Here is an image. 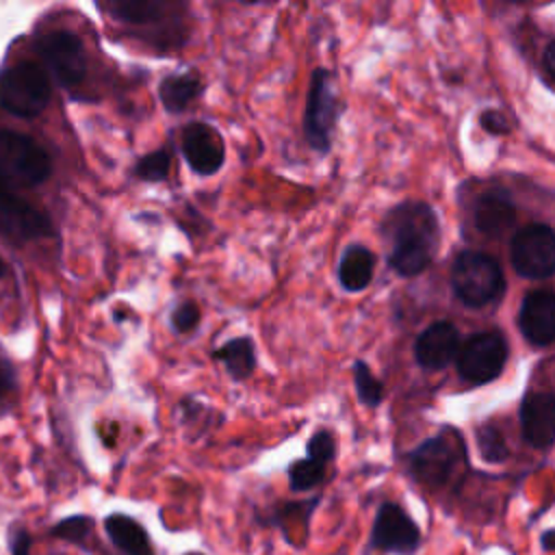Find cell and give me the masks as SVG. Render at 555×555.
<instances>
[{
    "label": "cell",
    "mask_w": 555,
    "mask_h": 555,
    "mask_svg": "<svg viewBox=\"0 0 555 555\" xmlns=\"http://www.w3.org/2000/svg\"><path fill=\"white\" fill-rule=\"evenodd\" d=\"M98 9L106 11L113 20L128 24L132 28H158L165 43H182V11L186 9L180 2L169 0H108L100 2Z\"/></svg>",
    "instance_id": "obj_6"
},
{
    "label": "cell",
    "mask_w": 555,
    "mask_h": 555,
    "mask_svg": "<svg viewBox=\"0 0 555 555\" xmlns=\"http://www.w3.org/2000/svg\"><path fill=\"white\" fill-rule=\"evenodd\" d=\"M52 173V160L48 150L33 137L0 128V176L20 186H37Z\"/></svg>",
    "instance_id": "obj_3"
},
{
    "label": "cell",
    "mask_w": 555,
    "mask_h": 555,
    "mask_svg": "<svg viewBox=\"0 0 555 555\" xmlns=\"http://www.w3.org/2000/svg\"><path fill=\"white\" fill-rule=\"evenodd\" d=\"M375 269V256L371 249L362 245H351L345 249L340 262H338V282L345 291H362L369 286Z\"/></svg>",
    "instance_id": "obj_20"
},
{
    "label": "cell",
    "mask_w": 555,
    "mask_h": 555,
    "mask_svg": "<svg viewBox=\"0 0 555 555\" xmlns=\"http://www.w3.org/2000/svg\"><path fill=\"white\" fill-rule=\"evenodd\" d=\"M186 555H202V553H186Z\"/></svg>",
    "instance_id": "obj_35"
},
{
    "label": "cell",
    "mask_w": 555,
    "mask_h": 555,
    "mask_svg": "<svg viewBox=\"0 0 555 555\" xmlns=\"http://www.w3.org/2000/svg\"><path fill=\"white\" fill-rule=\"evenodd\" d=\"M353 384H356V392L364 405L375 408L382 403L384 388L377 382V377L371 373L366 362H362V360L353 362Z\"/></svg>",
    "instance_id": "obj_24"
},
{
    "label": "cell",
    "mask_w": 555,
    "mask_h": 555,
    "mask_svg": "<svg viewBox=\"0 0 555 555\" xmlns=\"http://www.w3.org/2000/svg\"><path fill=\"white\" fill-rule=\"evenodd\" d=\"M50 95L48 72L33 61H17L0 72V108L15 117H37Z\"/></svg>",
    "instance_id": "obj_2"
},
{
    "label": "cell",
    "mask_w": 555,
    "mask_h": 555,
    "mask_svg": "<svg viewBox=\"0 0 555 555\" xmlns=\"http://www.w3.org/2000/svg\"><path fill=\"white\" fill-rule=\"evenodd\" d=\"M334 453H336L334 436L327 429L314 431V436L308 440V457L321 464H327L334 457Z\"/></svg>",
    "instance_id": "obj_27"
},
{
    "label": "cell",
    "mask_w": 555,
    "mask_h": 555,
    "mask_svg": "<svg viewBox=\"0 0 555 555\" xmlns=\"http://www.w3.org/2000/svg\"><path fill=\"white\" fill-rule=\"evenodd\" d=\"M507 360V343L499 332H481L470 336L457 351V373L473 382L486 384L501 375Z\"/></svg>",
    "instance_id": "obj_10"
},
{
    "label": "cell",
    "mask_w": 555,
    "mask_h": 555,
    "mask_svg": "<svg viewBox=\"0 0 555 555\" xmlns=\"http://www.w3.org/2000/svg\"><path fill=\"white\" fill-rule=\"evenodd\" d=\"M509 258L518 275L542 280L555 273V232L544 223L520 228L509 245Z\"/></svg>",
    "instance_id": "obj_9"
},
{
    "label": "cell",
    "mask_w": 555,
    "mask_h": 555,
    "mask_svg": "<svg viewBox=\"0 0 555 555\" xmlns=\"http://www.w3.org/2000/svg\"><path fill=\"white\" fill-rule=\"evenodd\" d=\"M451 284L457 299L470 308H481L503 293V271L499 262L481 251H462L451 269Z\"/></svg>",
    "instance_id": "obj_4"
},
{
    "label": "cell",
    "mask_w": 555,
    "mask_h": 555,
    "mask_svg": "<svg viewBox=\"0 0 555 555\" xmlns=\"http://www.w3.org/2000/svg\"><path fill=\"white\" fill-rule=\"evenodd\" d=\"M544 67H546V72L555 78V39L546 46V50H544Z\"/></svg>",
    "instance_id": "obj_32"
},
{
    "label": "cell",
    "mask_w": 555,
    "mask_h": 555,
    "mask_svg": "<svg viewBox=\"0 0 555 555\" xmlns=\"http://www.w3.org/2000/svg\"><path fill=\"white\" fill-rule=\"evenodd\" d=\"M516 219L514 204L505 191H488L479 195L473 208L475 228L483 234H501L505 232Z\"/></svg>",
    "instance_id": "obj_17"
},
{
    "label": "cell",
    "mask_w": 555,
    "mask_h": 555,
    "mask_svg": "<svg viewBox=\"0 0 555 555\" xmlns=\"http://www.w3.org/2000/svg\"><path fill=\"white\" fill-rule=\"evenodd\" d=\"M338 93L334 87V76L317 67L310 80L306 113H304V134L312 150L327 152L332 145V134L338 121Z\"/></svg>",
    "instance_id": "obj_7"
},
{
    "label": "cell",
    "mask_w": 555,
    "mask_h": 555,
    "mask_svg": "<svg viewBox=\"0 0 555 555\" xmlns=\"http://www.w3.org/2000/svg\"><path fill=\"white\" fill-rule=\"evenodd\" d=\"M180 147L189 167L199 176L219 171L225 160V145L221 134L206 121H191L184 126Z\"/></svg>",
    "instance_id": "obj_12"
},
{
    "label": "cell",
    "mask_w": 555,
    "mask_h": 555,
    "mask_svg": "<svg viewBox=\"0 0 555 555\" xmlns=\"http://www.w3.org/2000/svg\"><path fill=\"white\" fill-rule=\"evenodd\" d=\"M11 555H30V535L24 529L15 531L11 542Z\"/></svg>",
    "instance_id": "obj_31"
},
{
    "label": "cell",
    "mask_w": 555,
    "mask_h": 555,
    "mask_svg": "<svg viewBox=\"0 0 555 555\" xmlns=\"http://www.w3.org/2000/svg\"><path fill=\"white\" fill-rule=\"evenodd\" d=\"M15 382H17L15 369L11 366L9 360L0 358V399H4L7 395H11L15 390Z\"/></svg>",
    "instance_id": "obj_30"
},
{
    "label": "cell",
    "mask_w": 555,
    "mask_h": 555,
    "mask_svg": "<svg viewBox=\"0 0 555 555\" xmlns=\"http://www.w3.org/2000/svg\"><path fill=\"white\" fill-rule=\"evenodd\" d=\"M169 169H171V152L160 147L137 160L134 176L145 182H160L169 176Z\"/></svg>",
    "instance_id": "obj_23"
},
{
    "label": "cell",
    "mask_w": 555,
    "mask_h": 555,
    "mask_svg": "<svg viewBox=\"0 0 555 555\" xmlns=\"http://www.w3.org/2000/svg\"><path fill=\"white\" fill-rule=\"evenodd\" d=\"M212 356H215V360H219L225 366V371L234 379H245L256 369L254 343L247 336H238V338L223 343Z\"/></svg>",
    "instance_id": "obj_21"
},
{
    "label": "cell",
    "mask_w": 555,
    "mask_h": 555,
    "mask_svg": "<svg viewBox=\"0 0 555 555\" xmlns=\"http://www.w3.org/2000/svg\"><path fill=\"white\" fill-rule=\"evenodd\" d=\"M522 438L535 447L546 449L555 442V392H529L520 403Z\"/></svg>",
    "instance_id": "obj_15"
},
{
    "label": "cell",
    "mask_w": 555,
    "mask_h": 555,
    "mask_svg": "<svg viewBox=\"0 0 555 555\" xmlns=\"http://www.w3.org/2000/svg\"><path fill=\"white\" fill-rule=\"evenodd\" d=\"M475 438H477V447H479V453L486 462H503L509 451H507V442L501 434V429L492 423H483L477 427L475 431Z\"/></svg>",
    "instance_id": "obj_22"
},
{
    "label": "cell",
    "mask_w": 555,
    "mask_h": 555,
    "mask_svg": "<svg viewBox=\"0 0 555 555\" xmlns=\"http://www.w3.org/2000/svg\"><path fill=\"white\" fill-rule=\"evenodd\" d=\"M460 457L462 451L457 447V440L440 434L425 440L410 453V470L421 483L429 488H440L455 473Z\"/></svg>",
    "instance_id": "obj_11"
},
{
    "label": "cell",
    "mask_w": 555,
    "mask_h": 555,
    "mask_svg": "<svg viewBox=\"0 0 555 555\" xmlns=\"http://www.w3.org/2000/svg\"><path fill=\"white\" fill-rule=\"evenodd\" d=\"M199 317L202 314H199V308H197L195 301H182L171 312V327L180 334H186V332L197 327Z\"/></svg>",
    "instance_id": "obj_28"
},
{
    "label": "cell",
    "mask_w": 555,
    "mask_h": 555,
    "mask_svg": "<svg viewBox=\"0 0 555 555\" xmlns=\"http://www.w3.org/2000/svg\"><path fill=\"white\" fill-rule=\"evenodd\" d=\"M542 544H544V548H555V529H551L542 535Z\"/></svg>",
    "instance_id": "obj_33"
},
{
    "label": "cell",
    "mask_w": 555,
    "mask_h": 555,
    "mask_svg": "<svg viewBox=\"0 0 555 555\" xmlns=\"http://www.w3.org/2000/svg\"><path fill=\"white\" fill-rule=\"evenodd\" d=\"M35 48L61 87L76 89L82 85L89 61L85 43L76 33L67 28L43 30L35 37Z\"/></svg>",
    "instance_id": "obj_5"
},
{
    "label": "cell",
    "mask_w": 555,
    "mask_h": 555,
    "mask_svg": "<svg viewBox=\"0 0 555 555\" xmlns=\"http://www.w3.org/2000/svg\"><path fill=\"white\" fill-rule=\"evenodd\" d=\"M104 529H106L111 542L124 555H154L147 531L134 518H130L126 514H111L104 520Z\"/></svg>",
    "instance_id": "obj_18"
},
{
    "label": "cell",
    "mask_w": 555,
    "mask_h": 555,
    "mask_svg": "<svg viewBox=\"0 0 555 555\" xmlns=\"http://www.w3.org/2000/svg\"><path fill=\"white\" fill-rule=\"evenodd\" d=\"M91 527H93L91 518L78 514V516H69V518H63L61 522H56L52 527V535L76 542V544H82L85 538L91 533Z\"/></svg>",
    "instance_id": "obj_26"
},
{
    "label": "cell",
    "mask_w": 555,
    "mask_h": 555,
    "mask_svg": "<svg viewBox=\"0 0 555 555\" xmlns=\"http://www.w3.org/2000/svg\"><path fill=\"white\" fill-rule=\"evenodd\" d=\"M323 475H325V464L310 457L297 460L288 468V481L293 490H310L323 479Z\"/></svg>",
    "instance_id": "obj_25"
},
{
    "label": "cell",
    "mask_w": 555,
    "mask_h": 555,
    "mask_svg": "<svg viewBox=\"0 0 555 555\" xmlns=\"http://www.w3.org/2000/svg\"><path fill=\"white\" fill-rule=\"evenodd\" d=\"M421 533L414 520L395 503H384L377 509L371 542L379 551L412 553L418 546Z\"/></svg>",
    "instance_id": "obj_13"
},
{
    "label": "cell",
    "mask_w": 555,
    "mask_h": 555,
    "mask_svg": "<svg viewBox=\"0 0 555 555\" xmlns=\"http://www.w3.org/2000/svg\"><path fill=\"white\" fill-rule=\"evenodd\" d=\"M384 236L390 243L388 264L403 278L425 271L438 249L440 225L431 206L405 202L395 206L384 219Z\"/></svg>",
    "instance_id": "obj_1"
},
{
    "label": "cell",
    "mask_w": 555,
    "mask_h": 555,
    "mask_svg": "<svg viewBox=\"0 0 555 555\" xmlns=\"http://www.w3.org/2000/svg\"><path fill=\"white\" fill-rule=\"evenodd\" d=\"M518 327L522 336L538 347L555 340V293L531 291L518 310Z\"/></svg>",
    "instance_id": "obj_14"
},
{
    "label": "cell",
    "mask_w": 555,
    "mask_h": 555,
    "mask_svg": "<svg viewBox=\"0 0 555 555\" xmlns=\"http://www.w3.org/2000/svg\"><path fill=\"white\" fill-rule=\"evenodd\" d=\"M0 234L13 243H28L52 234L50 217L24 199L17 189L0 176Z\"/></svg>",
    "instance_id": "obj_8"
},
{
    "label": "cell",
    "mask_w": 555,
    "mask_h": 555,
    "mask_svg": "<svg viewBox=\"0 0 555 555\" xmlns=\"http://www.w3.org/2000/svg\"><path fill=\"white\" fill-rule=\"evenodd\" d=\"M479 121H481L483 130L490 132V134H507V132H509V121H507L499 111H486V113H481Z\"/></svg>",
    "instance_id": "obj_29"
},
{
    "label": "cell",
    "mask_w": 555,
    "mask_h": 555,
    "mask_svg": "<svg viewBox=\"0 0 555 555\" xmlns=\"http://www.w3.org/2000/svg\"><path fill=\"white\" fill-rule=\"evenodd\" d=\"M202 91H204L202 76L193 69H186V72L169 74L167 78H163L158 87V98L169 113H182L184 108H189L193 100L202 95Z\"/></svg>",
    "instance_id": "obj_19"
},
{
    "label": "cell",
    "mask_w": 555,
    "mask_h": 555,
    "mask_svg": "<svg viewBox=\"0 0 555 555\" xmlns=\"http://www.w3.org/2000/svg\"><path fill=\"white\" fill-rule=\"evenodd\" d=\"M460 334L453 323L436 321L427 325L414 345V356L425 369H444L451 360L457 358Z\"/></svg>",
    "instance_id": "obj_16"
},
{
    "label": "cell",
    "mask_w": 555,
    "mask_h": 555,
    "mask_svg": "<svg viewBox=\"0 0 555 555\" xmlns=\"http://www.w3.org/2000/svg\"><path fill=\"white\" fill-rule=\"evenodd\" d=\"M4 275V262H2V258H0V278Z\"/></svg>",
    "instance_id": "obj_34"
}]
</instances>
